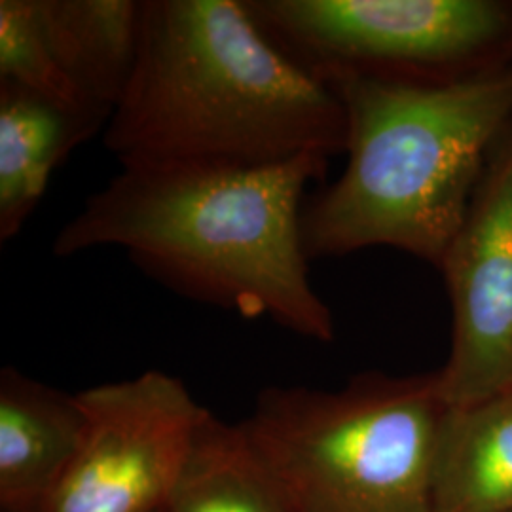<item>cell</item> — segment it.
<instances>
[{
  "instance_id": "cell-10",
  "label": "cell",
  "mask_w": 512,
  "mask_h": 512,
  "mask_svg": "<svg viewBox=\"0 0 512 512\" xmlns=\"http://www.w3.org/2000/svg\"><path fill=\"white\" fill-rule=\"evenodd\" d=\"M55 50L105 128L137 61L143 0H44Z\"/></svg>"
},
{
  "instance_id": "cell-13",
  "label": "cell",
  "mask_w": 512,
  "mask_h": 512,
  "mask_svg": "<svg viewBox=\"0 0 512 512\" xmlns=\"http://www.w3.org/2000/svg\"><path fill=\"white\" fill-rule=\"evenodd\" d=\"M0 82L35 93L101 135L105 131L59 59L44 0H0Z\"/></svg>"
},
{
  "instance_id": "cell-1",
  "label": "cell",
  "mask_w": 512,
  "mask_h": 512,
  "mask_svg": "<svg viewBox=\"0 0 512 512\" xmlns=\"http://www.w3.org/2000/svg\"><path fill=\"white\" fill-rule=\"evenodd\" d=\"M329 162L120 167L63 224L52 253L120 249L173 293L329 344L334 317L302 238L306 190Z\"/></svg>"
},
{
  "instance_id": "cell-4",
  "label": "cell",
  "mask_w": 512,
  "mask_h": 512,
  "mask_svg": "<svg viewBox=\"0 0 512 512\" xmlns=\"http://www.w3.org/2000/svg\"><path fill=\"white\" fill-rule=\"evenodd\" d=\"M439 368L361 372L334 391L264 387L241 423L300 512H433Z\"/></svg>"
},
{
  "instance_id": "cell-11",
  "label": "cell",
  "mask_w": 512,
  "mask_h": 512,
  "mask_svg": "<svg viewBox=\"0 0 512 512\" xmlns=\"http://www.w3.org/2000/svg\"><path fill=\"white\" fill-rule=\"evenodd\" d=\"M433 512H512V395L452 408L440 427Z\"/></svg>"
},
{
  "instance_id": "cell-14",
  "label": "cell",
  "mask_w": 512,
  "mask_h": 512,
  "mask_svg": "<svg viewBox=\"0 0 512 512\" xmlns=\"http://www.w3.org/2000/svg\"><path fill=\"white\" fill-rule=\"evenodd\" d=\"M511 395H512V391H511Z\"/></svg>"
},
{
  "instance_id": "cell-2",
  "label": "cell",
  "mask_w": 512,
  "mask_h": 512,
  "mask_svg": "<svg viewBox=\"0 0 512 512\" xmlns=\"http://www.w3.org/2000/svg\"><path fill=\"white\" fill-rule=\"evenodd\" d=\"M346 110L245 0H143L141 42L103 131L120 167H258L346 150Z\"/></svg>"
},
{
  "instance_id": "cell-7",
  "label": "cell",
  "mask_w": 512,
  "mask_h": 512,
  "mask_svg": "<svg viewBox=\"0 0 512 512\" xmlns=\"http://www.w3.org/2000/svg\"><path fill=\"white\" fill-rule=\"evenodd\" d=\"M452 306L440 387L452 408L512 391V120L488 158L439 268Z\"/></svg>"
},
{
  "instance_id": "cell-9",
  "label": "cell",
  "mask_w": 512,
  "mask_h": 512,
  "mask_svg": "<svg viewBox=\"0 0 512 512\" xmlns=\"http://www.w3.org/2000/svg\"><path fill=\"white\" fill-rule=\"evenodd\" d=\"M97 131L54 103L0 82V241L18 236L57 165Z\"/></svg>"
},
{
  "instance_id": "cell-12",
  "label": "cell",
  "mask_w": 512,
  "mask_h": 512,
  "mask_svg": "<svg viewBox=\"0 0 512 512\" xmlns=\"http://www.w3.org/2000/svg\"><path fill=\"white\" fill-rule=\"evenodd\" d=\"M164 512H300L241 423L203 421Z\"/></svg>"
},
{
  "instance_id": "cell-5",
  "label": "cell",
  "mask_w": 512,
  "mask_h": 512,
  "mask_svg": "<svg viewBox=\"0 0 512 512\" xmlns=\"http://www.w3.org/2000/svg\"><path fill=\"white\" fill-rule=\"evenodd\" d=\"M245 2L264 33L327 86H442L512 65V0Z\"/></svg>"
},
{
  "instance_id": "cell-6",
  "label": "cell",
  "mask_w": 512,
  "mask_h": 512,
  "mask_svg": "<svg viewBox=\"0 0 512 512\" xmlns=\"http://www.w3.org/2000/svg\"><path fill=\"white\" fill-rule=\"evenodd\" d=\"M76 395L84 437L42 512L165 511L211 410L162 370Z\"/></svg>"
},
{
  "instance_id": "cell-3",
  "label": "cell",
  "mask_w": 512,
  "mask_h": 512,
  "mask_svg": "<svg viewBox=\"0 0 512 512\" xmlns=\"http://www.w3.org/2000/svg\"><path fill=\"white\" fill-rule=\"evenodd\" d=\"M342 175L304 205L310 260L391 247L437 270L512 120V65L458 84L342 80Z\"/></svg>"
},
{
  "instance_id": "cell-15",
  "label": "cell",
  "mask_w": 512,
  "mask_h": 512,
  "mask_svg": "<svg viewBox=\"0 0 512 512\" xmlns=\"http://www.w3.org/2000/svg\"><path fill=\"white\" fill-rule=\"evenodd\" d=\"M162 512H164V511H162Z\"/></svg>"
},
{
  "instance_id": "cell-8",
  "label": "cell",
  "mask_w": 512,
  "mask_h": 512,
  "mask_svg": "<svg viewBox=\"0 0 512 512\" xmlns=\"http://www.w3.org/2000/svg\"><path fill=\"white\" fill-rule=\"evenodd\" d=\"M78 395L0 370V512H42L84 437Z\"/></svg>"
}]
</instances>
